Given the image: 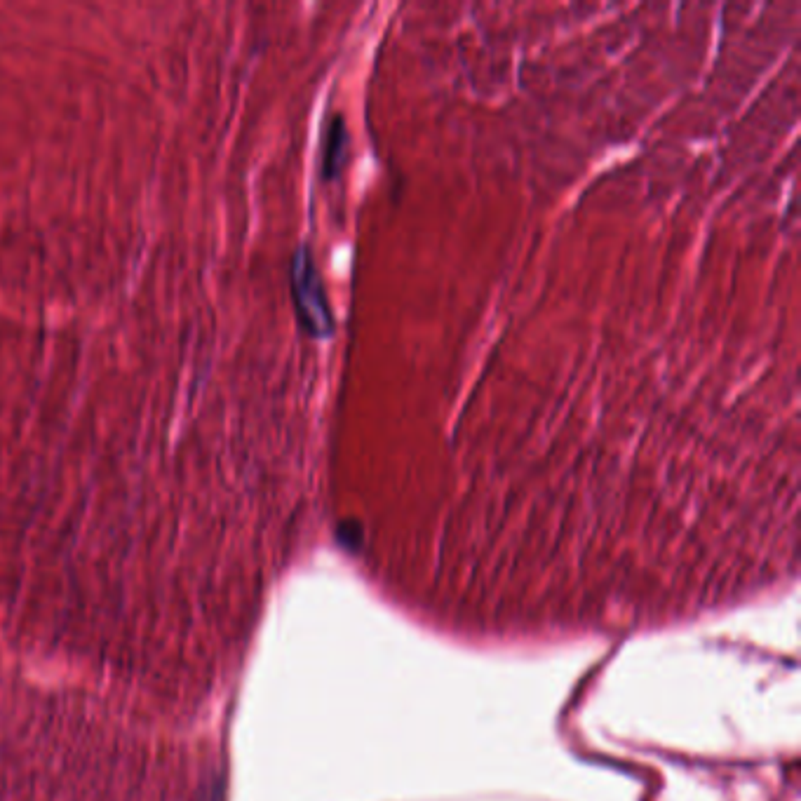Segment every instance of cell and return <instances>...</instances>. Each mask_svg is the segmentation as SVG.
I'll use <instances>...</instances> for the list:
<instances>
[{
  "label": "cell",
  "instance_id": "obj_1",
  "mask_svg": "<svg viewBox=\"0 0 801 801\" xmlns=\"http://www.w3.org/2000/svg\"><path fill=\"white\" fill-rule=\"evenodd\" d=\"M292 296L296 315L308 334L327 339L334 334V313L327 304L325 287L308 247L296 249L292 259Z\"/></svg>",
  "mask_w": 801,
  "mask_h": 801
},
{
  "label": "cell",
  "instance_id": "obj_2",
  "mask_svg": "<svg viewBox=\"0 0 801 801\" xmlns=\"http://www.w3.org/2000/svg\"><path fill=\"white\" fill-rule=\"evenodd\" d=\"M348 139H346V132H343V123L341 118L334 120V130H332V141H329V148H327V174L332 177L341 170V163H343V148H346Z\"/></svg>",
  "mask_w": 801,
  "mask_h": 801
}]
</instances>
